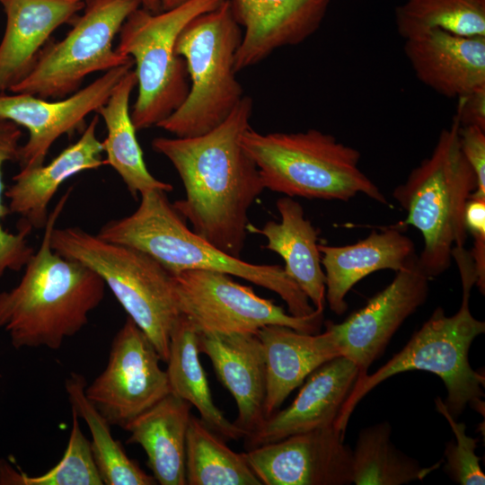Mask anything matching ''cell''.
I'll return each mask as SVG.
<instances>
[{"instance_id": "d4e9b609", "label": "cell", "mask_w": 485, "mask_h": 485, "mask_svg": "<svg viewBox=\"0 0 485 485\" xmlns=\"http://www.w3.org/2000/svg\"><path fill=\"white\" fill-rule=\"evenodd\" d=\"M280 222L268 221L254 231L267 239L265 249L285 261L284 270L304 293L314 309L325 307V274L318 248V230L304 217L301 204L284 196L276 202Z\"/></svg>"}, {"instance_id": "f1b7e54d", "label": "cell", "mask_w": 485, "mask_h": 485, "mask_svg": "<svg viewBox=\"0 0 485 485\" xmlns=\"http://www.w3.org/2000/svg\"><path fill=\"white\" fill-rule=\"evenodd\" d=\"M185 469L187 485H262L245 454L233 451L194 415L187 429Z\"/></svg>"}, {"instance_id": "ba28073f", "label": "cell", "mask_w": 485, "mask_h": 485, "mask_svg": "<svg viewBox=\"0 0 485 485\" xmlns=\"http://www.w3.org/2000/svg\"><path fill=\"white\" fill-rule=\"evenodd\" d=\"M242 38L230 0L187 24L178 36L175 50L186 63L189 93L157 128L176 137H197L214 129L230 115L244 96L234 68Z\"/></svg>"}, {"instance_id": "52a82bcc", "label": "cell", "mask_w": 485, "mask_h": 485, "mask_svg": "<svg viewBox=\"0 0 485 485\" xmlns=\"http://www.w3.org/2000/svg\"><path fill=\"white\" fill-rule=\"evenodd\" d=\"M50 245L62 257L84 264L102 278L127 316L166 362L171 332L181 314L173 275L144 251L107 242L78 226L55 227Z\"/></svg>"}, {"instance_id": "836d02e7", "label": "cell", "mask_w": 485, "mask_h": 485, "mask_svg": "<svg viewBox=\"0 0 485 485\" xmlns=\"http://www.w3.org/2000/svg\"><path fill=\"white\" fill-rule=\"evenodd\" d=\"M436 410L448 421L455 436V442L447 443L445 449V472L456 483L461 485H484L485 474L480 464L481 457L475 450L477 439L466 435V426L457 422L448 412L443 400L435 401Z\"/></svg>"}, {"instance_id": "ffe728a7", "label": "cell", "mask_w": 485, "mask_h": 485, "mask_svg": "<svg viewBox=\"0 0 485 485\" xmlns=\"http://www.w3.org/2000/svg\"><path fill=\"white\" fill-rule=\"evenodd\" d=\"M6 25L0 42V93L33 68L51 34L85 6V0H0Z\"/></svg>"}, {"instance_id": "4dcf8cb0", "label": "cell", "mask_w": 485, "mask_h": 485, "mask_svg": "<svg viewBox=\"0 0 485 485\" xmlns=\"http://www.w3.org/2000/svg\"><path fill=\"white\" fill-rule=\"evenodd\" d=\"M405 40L432 29L462 36H485V0H406L395 10Z\"/></svg>"}, {"instance_id": "e575fe53", "label": "cell", "mask_w": 485, "mask_h": 485, "mask_svg": "<svg viewBox=\"0 0 485 485\" xmlns=\"http://www.w3.org/2000/svg\"><path fill=\"white\" fill-rule=\"evenodd\" d=\"M464 225L473 237L470 251L478 275L485 274V197L471 195L464 208Z\"/></svg>"}, {"instance_id": "3957f363", "label": "cell", "mask_w": 485, "mask_h": 485, "mask_svg": "<svg viewBox=\"0 0 485 485\" xmlns=\"http://www.w3.org/2000/svg\"><path fill=\"white\" fill-rule=\"evenodd\" d=\"M140 198L132 214L108 221L97 235L144 251L172 274L189 269L225 273L276 293L291 315L313 313L307 296L282 266L250 263L216 248L187 226L164 190H149Z\"/></svg>"}, {"instance_id": "74e56055", "label": "cell", "mask_w": 485, "mask_h": 485, "mask_svg": "<svg viewBox=\"0 0 485 485\" xmlns=\"http://www.w3.org/2000/svg\"><path fill=\"white\" fill-rule=\"evenodd\" d=\"M142 7L152 13H160L162 10L161 0H138Z\"/></svg>"}, {"instance_id": "44dd1931", "label": "cell", "mask_w": 485, "mask_h": 485, "mask_svg": "<svg viewBox=\"0 0 485 485\" xmlns=\"http://www.w3.org/2000/svg\"><path fill=\"white\" fill-rule=\"evenodd\" d=\"M325 274V298L330 309L341 315L348 309V291L366 276L382 269L395 272L415 255L413 241L398 224L373 230L365 239L344 246L318 244Z\"/></svg>"}, {"instance_id": "9c48e42d", "label": "cell", "mask_w": 485, "mask_h": 485, "mask_svg": "<svg viewBox=\"0 0 485 485\" xmlns=\"http://www.w3.org/2000/svg\"><path fill=\"white\" fill-rule=\"evenodd\" d=\"M224 1L189 0L156 13L139 7L125 20L115 49L134 61L137 96L130 116L137 131L156 127L183 103L190 82L186 63L175 50L178 36Z\"/></svg>"}, {"instance_id": "30bf717a", "label": "cell", "mask_w": 485, "mask_h": 485, "mask_svg": "<svg viewBox=\"0 0 485 485\" xmlns=\"http://www.w3.org/2000/svg\"><path fill=\"white\" fill-rule=\"evenodd\" d=\"M138 0H85L84 13L66 37L49 40L31 73L11 90L46 100L75 93L87 75L133 62L113 48V40Z\"/></svg>"}, {"instance_id": "d590c367", "label": "cell", "mask_w": 485, "mask_h": 485, "mask_svg": "<svg viewBox=\"0 0 485 485\" xmlns=\"http://www.w3.org/2000/svg\"><path fill=\"white\" fill-rule=\"evenodd\" d=\"M462 152L477 177L474 196L485 197V129L477 126H460Z\"/></svg>"}, {"instance_id": "83f0119b", "label": "cell", "mask_w": 485, "mask_h": 485, "mask_svg": "<svg viewBox=\"0 0 485 485\" xmlns=\"http://www.w3.org/2000/svg\"><path fill=\"white\" fill-rule=\"evenodd\" d=\"M86 380L71 373L65 389L72 408L82 418L91 433L90 445L93 459L105 485H154L156 481L130 459L120 442L111 435L110 424L85 395Z\"/></svg>"}, {"instance_id": "1f68e13d", "label": "cell", "mask_w": 485, "mask_h": 485, "mask_svg": "<svg viewBox=\"0 0 485 485\" xmlns=\"http://www.w3.org/2000/svg\"><path fill=\"white\" fill-rule=\"evenodd\" d=\"M90 440L82 432L79 417L72 410V428L61 460L47 472L30 476L0 460V485H102Z\"/></svg>"}, {"instance_id": "2e32d148", "label": "cell", "mask_w": 485, "mask_h": 485, "mask_svg": "<svg viewBox=\"0 0 485 485\" xmlns=\"http://www.w3.org/2000/svg\"><path fill=\"white\" fill-rule=\"evenodd\" d=\"M331 0H230L243 28L235 55L236 73L256 66L283 47L295 46L322 24Z\"/></svg>"}, {"instance_id": "8fae6325", "label": "cell", "mask_w": 485, "mask_h": 485, "mask_svg": "<svg viewBox=\"0 0 485 485\" xmlns=\"http://www.w3.org/2000/svg\"><path fill=\"white\" fill-rule=\"evenodd\" d=\"M172 275L180 312L198 332L257 333L264 326L281 325L315 334L324 322V309L306 316L291 315L225 273L189 269Z\"/></svg>"}, {"instance_id": "6da1fadb", "label": "cell", "mask_w": 485, "mask_h": 485, "mask_svg": "<svg viewBox=\"0 0 485 485\" xmlns=\"http://www.w3.org/2000/svg\"><path fill=\"white\" fill-rule=\"evenodd\" d=\"M253 101L244 95L209 132L191 137H155L152 148L178 172L185 198L172 203L192 231L221 251L241 258L248 213L265 190L260 172L242 145L251 128Z\"/></svg>"}, {"instance_id": "ac0fdd59", "label": "cell", "mask_w": 485, "mask_h": 485, "mask_svg": "<svg viewBox=\"0 0 485 485\" xmlns=\"http://www.w3.org/2000/svg\"><path fill=\"white\" fill-rule=\"evenodd\" d=\"M416 77L437 93L458 98L485 85V36L432 29L405 39Z\"/></svg>"}, {"instance_id": "5bb4252c", "label": "cell", "mask_w": 485, "mask_h": 485, "mask_svg": "<svg viewBox=\"0 0 485 485\" xmlns=\"http://www.w3.org/2000/svg\"><path fill=\"white\" fill-rule=\"evenodd\" d=\"M133 67L134 61L112 68L85 87L54 101L28 93H0V119L29 131L27 142L19 149L21 169L42 165L61 136L84 130L85 118L107 101L117 83Z\"/></svg>"}, {"instance_id": "603a6c76", "label": "cell", "mask_w": 485, "mask_h": 485, "mask_svg": "<svg viewBox=\"0 0 485 485\" xmlns=\"http://www.w3.org/2000/svg\"><path fill=\"white\" fill-rule=\"evenodd\" d=\"M265 355V418L279 410L289 394L325 362L341 356L331 331L308 334L281 325L257 331Z\"/></svg>"}, {"instance_id": "7402d4cb", "label": "cell", "mask_w": 485, "mask_h": 485, "mask_svg": "<svg viewBox=\"0 0 485 485\" xmlns=\"http://www.w3.org/2000/svg\"><path fill=\"white\" fill-rule=\"evenodd\" d=\"M99 116L95 115L80 138L65 148L51 162L34 168L21 169L4 192L8 212L21 216L19 225L44 229L48 205L59 187L72 176L103 164V146L96 135Z\"/></svg>"}, {"instance_id": "4316f807", "label": "cell", "mask_w": 485, "mask_h": 485, "mask_svg": "<svg viewBox=\"0 0 485 485\" xmlns=\"http://www.w3.org/2000/svg\"><path fill=\"white\" fill-rule=\"evenodd\" d=\"M198 332L181 314L170 336L166 374L171 392L194 406L200 419L220 436L239 440L243 431L216 406L199 359Z\"/></svg>"}, {"instance_id": "e0dca14e", "label": "cell", "mask_w": 485, "mask_h": 485, "mask_svg": "<svg viewBox=\"0 0 485 485\" xmlns=\"http://www.w3.org/2000/svg\"><path fill=\"white\" fill-rule=\"evenodd\" d=\"M358 376L356 364L334 357L312 372L293 402L266 419L244 439L246 448L276 442L291 435L335 427Z\"/></svg>"}, {"instance_id": "9a60e30c", "label": "cell", "mask_w": 485, "mask_h": 485, "mask_svg": "<svg viewBox=\"0 0 485 485\" xmlns=\"http://www.w3.org/2000/svg\"><path fill=\"white\" fill-rule=\"evenodd\" d=\"M335 427L291 435L245 452L262 485H348L352 450Z\"/></svg>"}, {"instance_id": "f35d334b", "label": "cell", "mask_w": 485, "mask_h": 485, "mask_svg": "<svg viewBox=\"0 0 485 485\" xmlns=\"http://www.w3.org/2000/svg\"><path fill=\"white\" fill-rule=\"evenodd\" d=\"M189 0H161L162 10H169L174 8Z\"/></svg>"}, {"instance_id": "d6986e66", "label": "cell", "mask_w": 485, "mask_h": 485, "mask_svg": "<svg viewBox=\"0 0 485 485\" xmlns=\"http://www.w3.org/2000/svg\"><path fill=\"white\" fill-rule=\"evenodd\" d=\"M198 348L208 357L219 382L234 399L238 417L234 423L246 437L266 419V362L260 338L249 332H198Z\"/></svg>"}, {"instance_id": "8d00e7d4", "label": "cell", "mask_w": 485, "mask_h": 485, "mask_svg": "<svg viewBox=\"0 0 485 485\" xmlns=\"http://www.w3.org/2000/svg\"><path fill=\"white\" fill-rule=\"evenodd\" d=\"M456 99L454 117L460 126H477L485 129V85Z\"/></svg>"}, {"instance_id": "8992f818", "label": "cell", "mask_w": 485, "mask_h": 485, "mask_svg": "<svg viewBox=\"0 0 485 485\" xmlns=\"http://www.w3.org/2000/svg\"><path fill=\"white\" fill-rule=\"evenodd\" d=\"M472 287L462 285V302L454 315H446L438 306L388 362L374 374L357 378L338 417L335 428L343 435L358 402L375 386L395 375L422 370L436 375L446 389L444 401L455 419L470 404L484 413V375L474 371L469 362V350L476 337L484 333L485 322L476 319L470 310Z\"/></svg>"}, {"instance_id": "7a4b0ae2", "label": "cell", "mask_w": 485, "mask_h": 485, "mask_svg": "<svg viewBox=\"0 0 485 485\" xmlns=\"http://www.w3.org/2000/svg\"><path fill=\"white\" fill-rule=\"evenodd\" d=\"M66 190L49 213L39 249L19 283L0 292V329L16 349L52 350L77 334L105 295L102 278L84 264L53 251L50 236L69 199Z\"/></svg>"}, {"instance_id": "484cf974", "label": "cell", "mask_w": 485, "mask_h": 485, "mask_svg": "<svg viewBox=\"0 0 485 485\" xmlns=\"http://www.w3.org/2000/svg\"><path fill=\"white\" fill-rule=\"evenodd\" d=\"M137 85L134 69L128 71L114 86L107 101L96 111L105 123L107 137L101 141L106 163L120 176L137 199L149 190L170 192L172 185L153 176L144 161L129 111L130 95Z\"/></svg>"}, {"instance_id": "4fadbf2b", "label": "cell", "mask_w": 485, "mask_h": 485, "mask_svg": "<svg viewBox=\"0 0 485 485\" xmlns=\"http://www.w3.org/2000/svg\"><path fill=\"white\" fill-rule=\"evenodd\" d=\"M429 279L416 254L364 307L340 323L325 322L341 356L357 366V377L368 374L400 326L426 302Z\"/></svg>"}, {"instance_id": "f546056e", "label": "cell", "mask_w": 485, "mask_h": 485, "mask_svg": "<svg viewBox=\"0 0 485 485\" xmlns=\"http://www.w3.org/2000/svg\"><path fill=\"white\" fill-rule=\"evenodd\" d=\"M392 428L381 422L363 428L351 454L352 483L356 485H401L424 479L439 467L419 463L401 451L391 441Z\"/></svg>"}, {"instance_id": "5b68a950", "label": "cell", "mask_w": 485, "mask_h": 485, "mask_svg": "<svg viewBox=\"0 0 485 485\" xmlns=\"http://www.w3.org/2000/svg\"><path fill=\"white\" fill-rule=\"evenodd\" d=\"M459 128L454 116L449 128L439 134L431 155L392 191L407 212L399 225L421 233L423 249L418 259L429 278L448 269L453 248L463 246L468 234L464 208L477 189V177L462 152Z\"/></svg>"}, {"instance_id": "d6a6232c", "label": "cell", "mask_w": 485, "mask_h": 485, "mask_svg": "<svg viewBox=\"0 0 485 485\" xmlns=\"http://www.w3.org/2000/svg\"><path fill=\"white\" fill-rule=\"evenodd\" d=\"M22 136L20 126L0 119V278L6 270H21L34 253L27 240L32 230L31 226L19 225V231L13 234L6 231L1 224L2 219L9 213L3 204V166L7 162H18Z\"/></svg>"}, {"instance_id": "277c9868", "label": "cell", "mask_w": 485, "mask_h": 485, "mask_svg": "<svg viewBox=\"0 0 485 485\" xmlns=\"http://www.w3.org/2000/svg\"><path fill=\"white\" fill-rule=\"evenodd\" d=\"M242 145L255 163L265 190L309 199L348 201L364 194L388 201L360 170V152L315 128L262 134L251 128Z\"/></svg>"}, {"instance_id": "7c38bea8", "label": "cell", "mask_w": 485, "mask_h": 485, "mask_svg": "<svg viewBox=\"0 0 485 485\" xmlns=\"http://www.w3.org/2000/svg\"><path fill=\"white\" fill-rule=\"evenodd\" d=\"M146 333L127 316L114 336L103 371L85 395L112 426L127 423L171 392L165 370Z\"/></svg>"}, {"instance_id": "cb8c5ba5", "label": "cell", "mask_w": 485, "mask_h": 485, "mask_svg": "<svg viewBox=\"0 0 485 485\" xmlns=\"http://www.w3.org/2000/svg\"><path fill=\"white\" fill-rule=\"evenodd\" d=\"M190 409L188 401L170 392L123 428L129 433L127 443L144 449L158 484L187 485L185 449Z\"/></svg>"}]
</instances>
